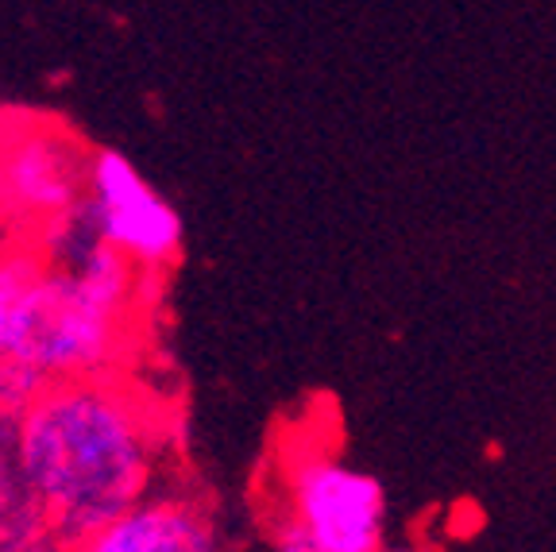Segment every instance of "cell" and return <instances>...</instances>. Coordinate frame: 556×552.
<instances>
[{"label":"cell","instance_id":"cell-3","mask_svg":"<svg viewBox=\"0 0 556 552\" xmlns=\"http://www.w3.org/2000/svg\"><path fill=\"white\" fill-rule=\"evenodd\" d=\"M290 534L317 552L387 549V494L375 475L352 467L329 444L298 437L278 464Z\"/></svg>","mask_w":556,"mask_h":552},{"label":"cell","instance_id":"cell-2","mask_svg":"<svg viewBox=\"0 0 556 552\" xmlns=\"http://www.w3.org/2000/svg\"><path fill=\"white\" fill-rule=\"evenodd\" d=\"M39 251L43 267L16 302L9 363L39 382L121 375L143 340L155 278L104 248L81 209Z\"/></svg>","mask_w":556,"mask_h":552},{"label":"cell","instance_id":"cell-7","mask_svg":"<svg viewBox=\"0 0 556 552\" xmlns=\"http://www.w3.org/2000/svg\"><path fill=\"white\" fill-rule=\"evenodd\" d=\"M43 267V251L27 240H12L0 251V367L12 355V325H16V302L24 286Z\"/></svg>","mask_w":556,"mask_h":552},{"label":"cell","instance_id":"cell-5","mask_svg":"<svg viewBox=\"0 0 556 552\" xmlns=\"http://www.w3.org/2000/svg\"><path fill=\"white\" fill-rule=\"evenodd\" d=\"M81 213L97 240L143 275L163 278L182 260L186 233L178 209L136 171L128 155L113 147H89Z\"/></svg>","mask_w":556,"mask_h":552},{"label":"cell","instance_id":"cell-1","mask_svg":"<svg viewBox=\"0 0 556 552\" xmlns=\"http://www.w3.org/2000/svg\"><path fill=\"white\" fill-rule=\"evenodd\" d=\"M174 425L128 372L47 382L12 417V472L43 529L86 541L155 491Z\"/></svg>","mask_w":556,"mask_h":552},{"label":"cell","instance_id":"cell-11","mask_svg":"<svg viewBox=\"0 0 556 552\" xmlns=\"http://www.w3.org/2000/svg\"><path fill=\"white\" fill-rule=\"evenodd\" d=\"M382 552H417V549H409V544H387Z\"/></svg>","mask_w":556,"mask_h":552},{"label":"cell","instance_id":"cell-9","mask_svg":"<svg viewBox=\"0 0 556 552\" xmlns=\"http://www.w3.org/2000/svg\"><path fill=\"white\" fill-rule=\"evenodd\" d=\"M278 552H317V549H309V544H305L298 534H290V529H282V537H278Z\"/></svg>","mask_w":556,"mask_h":552},{"label":"cell","instance_id":"cell-12","mask_svg":"<svg viewBox=\"0 0 556 552\" xmlns=\"http://www.w3.org/2000/svg\"><path fill=\"white\" fill-rule=\"evenodd\" d=\"M12 240H16V236H0V251L9 248V243H12Z\"/></svg>","mask_w":556,"mask_h":552},{"label":"cell","instance_id":"cell-4","mask_svg":"<svg viewBox=\"0 0 556 552\" xmlns=\"http://www.w3.org/2000/svg\"><path fill=\"white\" fill-rule=\"evenodd\" d=\"M89 147L54 116H0V201L16 240L39 243L86 201Z\"/></svg>","mask_w":556,"mask_h":552},{"label":"cell","instance_id":"cell-6","mask_svg":"<svg viewBox=\"0 0 556 552\" xmlns=\"http://www.w3.org/2000/svg\"><path fill=\"white\" fill-rule=\"evenodd\" d=\"M78 544L81 552H225L213 514L174 491H148Z\"/></svg>","mask_w":556,"mask_h":552},{"label":"cell","instance_id":"cell-10","mask_svg":"<svg viewBox=\"0 0 556 552\" xmlns=\"http://www.w3.org/2000/svg\"><path fill=\"white\" fill-rule=\"evenodd\" d=\"M0 236H12V228H9V216H4V201H0Z\"/></svg>","mask_w":556,"mask_h":552},{"label":"cell","instance_id":"cell-8","mask_svg":"<svg viewBox=\"0 0 556 552\" xmlns=\"http://www.w3.org/2000/svg\"><path fill=\"white\" fill-rule=\"evenodd\" d=\"M9 552H81V544L70 541V537L51 534V529H39V534H31L27 541L12 544Z\"/></svg>","mask_w":556,"mask_h":552}]
</instances>
